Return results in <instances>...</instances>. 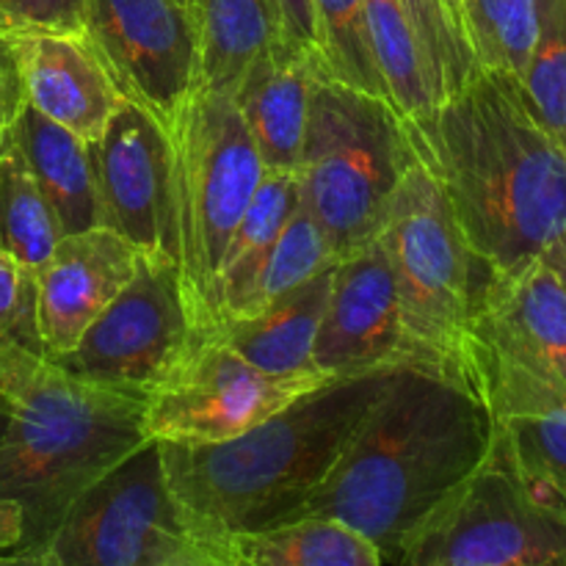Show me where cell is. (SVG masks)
I'll return each mask as SVG.
<instances>
[{
	"label": "cell",
	"instance_id": "6da1fadb",
	"mask_svg": "<svg viewBox=\"0 0 566 566\" xmlns=\"http://www.w3.org/2000/svg\"><path fill=\"white\" fill-rule=\"evenodd\" d=\"M497 423L468 379L401 365L298 517L359 531L398 562L409 542L484 468Z\"/></svg>",
	"mask_w": 566,
	"mask_h": 566
},
{
	"label": "cell",
	"instance_id": "7a4b0ae2",
	"mask_svg": "<svg viewBox=\"0 0 566 566\" xmlns=\"http://www.w3.org/2000/svg\"><path fill=\"white\" fill-rule=\"evenodd\" d=\"M407 133L468 247L495 274L564 247L566 147L517 77L479 70L429 114L407 119Z\"/></svg>",
	"mask_w": 566,
	"mask_h": 566
},
{
	"label": "cell",
	"instance_id": "3957f363",
	"mask_svg": "<svg viewBox=\"0 0 566 566\" xmlns=\"http://www.w3.org/2000/svg\"><path fill=\"white\" fill-rule=\"evenodd\" d=\"M392 370L329 379L235 440L158 442L169 490L197 539L232 542L296 517L346 451Z\"/></svg>",
	"mask_w": 566,
	"mask_h": 566
},
{
	"label": "cell",
	"instance_id": "277c9868",
	"mask_svg": "<svg viewBox=\"0 0 566 566\" xmlns=\"http://www.w3.org/2000/svg\"><path fill=\"white\" fill-rule=\"evenodd\" d=\"M0 501L22 509L20 551H39L83 490L149 442L144 401L66 374L42 352L0 354Z\"/></svg>",
	"mask_w": 566,
	"mask_h": 566
},
{
	"label": "cell",
	"instance_id": "5b68a950",
	"mask_svg": "<svg viewBox=\"0 0 566 566\" xmlns=\"http://www.w3.org/2000/svg\"><path fill=\"white\" fill-rule=\"evenodd\" d=\"M412 160L407 119L392 103L326 75L315 83L296 166L298 205L337 260L381 235Z\"/></svg>",
	"mask_w": 566,
	"mask_h": 566
},
{
	"label": "cell",
	"instance_id": "8992f818",
	"mask_svg": "<svg viewBox=\"0 0 566 566\" xmlns=\"http://www.w3.org/2000/svg\"><path fill=\"white\" fill-rule=\"evenodd\" d=\"M379 238L390 254L415 365L457 374L473 385L470 326L495 271L468 247L446 193L418 155L398 182Z\"/></svg>",
	"mask_w": 566,
	"mask_h": 566
},
{
	"label": "cell",
	"instance_id": "52a82bcc",
	"mask_svg": "<svg viewBox=\"0 0 566 566\" xmlns=\"http://www.w3.org/2000/svg\"><path fill=\"white\" fill-rule=\"evenodd\" d=\"M166 136L175 254L199 329V310L265 166L230 94L197 88L166 127Z\"/></svg>",
	"mask_w": 566,
	"mask_h": 566
},
{
	"label": "cell",
	"instance_id": "ba28073f",
	"mask_svg": "<svg viewBox=\"0 0 566 566\" xmlns=\"http://www.w3.org/2000/svg\"><path fill=\"white\" fill-rule=\"evenodd\" d=\"M468 370L495 423L566 407V287L545 258L492 274L470 326Z\"/></svg>",
	"mask_w": 566,
	"mask_h": 566
},
{
	"label": "cell",
	"instance_id": "9c48e42d",
	"mask_svg": "<svg viewBox=\"0 0 566 566\" xmlns=\"http://www.w3.org/2000/svg\"><path fill=\"white\" fill-rule=\"evenodd\" d=\"M199 542L149 440L83 490L36 553L44 566H169Z\"/></svg>",
	"mask_w": 566,
	"mask_h": 566
},
{
	"label": "cell",
	"instance_id": "30bf717a",
	"mask_svg": "<svg viewBox=\"0 0 566 566\" xmlns=\"http://www.w3.org/2000/svg\"><path fill=\"white\" fill-rule=\"evenodd\" d=\"M396 564L566 566V514L525 486L495 440L484 468L431 517Z\"/></svg>",
	"mask_w": 566,
	"mask_h": 566
},
{
	"label": "cell",
	"instance_id": "8fae6325",
	"mask_svg": "<svg viewBox=\"0 0 566 566\" xmlns=\"http://www.w3.org/2000/svg\"><path fill=\"white\" fill-rule=\"evenodd\" d=\"M180 265L169 254H138L125 291L55 363L75 379L147 401L197 340Z\"/></svg>",
	"mask_w": 566,
	"mask_h": 566
},
{
	"label": "cell",
	"instance_id": "7c38bea8",
	"mask_svg": "<svg viewBox=\"0 0 566 566\" xmlns=\"http://www.w3.org/2000/svg\"><path fill=\"white\" fill-rule=\"evenodd\" d=\"M326 381V376L265 374L219 337L199 332L144 401V437L171 446L235 440Z\"/></svg>",
	"mask_w": 566,
	"mask_h": 566
},
{
	"label": "cell",
	"instance_id": "4fadbf2b",
	"mask_svg": "<svg viewBox=\"0 0 566 566\" xmlns=\"http://www.w3.org/2000/svg\"><path fill=\"white\" fill-rule=\"evenodd\" d=\"M81 33L122 97L164 130L199 88L197 22L177 0H86Z\"/></svg>",
	"mask_w": 566,
	"mask_h": 566
},
{
	"label": "cell",
	"instance_id": "5bb4252c",
	"mask_svg": "<svg viewBox=\"0 0 566 566\" xmlns=\"http://www.w3.org/2000/svg\"><path fill=\"white\" fill-rule=\"evenodd\" d=\"M103 224L142 254H175L171 219V149L164 127L127 103L88 144Z\"/></svg>",
	"mask_w": 566,
	"mask_h": 566
},
{
	"label": "cell",
	"instance_id": "9a60e30c",
	"mask_svg": "<svg viewBox=\"0 0 566 566\" xmlns=\"http://www.w3.org/2000/svg\"><path fill=\"white\" fill-rule=\"evenodd\" d=\"M313 359L326 379L415 365L403 335L396 274L381 238L335 263Z\"/></svg>",
	"mask_w": 566,
	"mask_h": 566
},
{
	"label": "cell",
	"instance_id": "2e32d148",
	"mask_svg": "<svg viewBox=\"0 0 566 566\" xmlns=\"http://www.w3.org/2000/svg\"><path fill=\"white\" fill-rule=\"evenodd\" d=\"M138 249L108 227L61 235L36 271V326L44 354L64 357L136 274Z\"/></svg>",
	"mask_w": 566,
	"mask_h": 566
},
{
	"label": "cell",
	"instance_id": "e0dca14e",
	"mask_svg": "<svg viewBox=\"0 0 566 566\" xmlns=\"http://www.w3.org/2000/svg\"><path fill=\"white\" fill-rule=\"evenodd\" d=\"M9 42L25 103L81 142H97L125 97L83 33H11Z\"/></svg>",
	"mask_w": 566,
	"mask_h": 566
},
{
	"label": "cell",
	"instance_id": "ac0fdd59",
	"mask_svg": "<svg viewBox=\"0 0 566 566\" xmlns=\"http://www.w3.org/2000/svg\"><path fill=\"white\" fill-rule=\"evenodd\" d=\"M324 75L315 50L280 39L247 66L232 88V103L265 169L296 171L315 83Z\"/></svg>",
	"mask_w": 566,
	"mask_h": 566
},
{
	"label": "cell",
	"instance_id": "d6986e66",
	"mask_svg": "<svg viewBox=\"0 0 566 566\" xmlns=\"http://www.w3.org/2000/svg\"><path fill=\"white\" fill-rule=\"evenodd\" d=\"M335 263L243 321L208 329L254 368L274 376H324L315 370V340L329 302Z\"/></svg>",
	"mask_w": 566,
	"mask_h": 566
},
{
	"label": "cell",
	"instance_id": "ffe728a7",
	"mask_svg": "<svg viewBox=\"0 0 566 566\" xmlns=\"http://www.w3.org/2000/svg\"><path fill=\"white\" fill-rule=\"evenodd\" d=\"M11 138L39 191L53 208L64 235L105 227L86 142L50 122L28 103L11 125Z\"/></svg>",
	"mask_w": 566,
	"mask_h": 566
},
{
	"label": "cell",
	"instance_id": "44dd1931",
	"mask_svg": "<svg viewBox=\"0 0 566 566\" xmlns=\"http://www.w3.org/2000/svg\"><path fill=\"white\" fill-rule=\"evenodd\" d=\"M199 88L232 94L247 66L269 44L280 42L282 14L276 0H197Z\"/></svg>",
	"mask_w": 566,
	"mask_h": 566
},
{
	"label": "cell",
	"instance_id": "7402d4cb",
	"mask_svg": "<svg viewBox=\"0 0 566 566\" xmlns=\"http://www.w3.org/2000/svg\"><path fill=\"white\" fill-rule=\"evenodd\" d=\"M298 210V182L296 171H274L265 169L247 213L238 221L232 232L227 252L221 258L219 274L205 296L202 310H199V332L208 329L221 310L252 282L263 265L265 254L276 243L280 232L285 230L287 221Z\"/></svg>",
	"mask_w": 566,
	"mask_h": 566
},
{
	"label": "cell",
	"instance_id": "603a6c76",
	"mask_svg": "<svg viewBox=\"0 0 566 566\" xmlns=\"http://www.w3.org/2000/svg\"><path fill=\"white\" fill-rule=\"evenodd\" d=\"M232 547L249 566H385L368 536L329 517L287 520L235 536Z\"/></svg>",
	"mask_w": 566,
	"mask_h": 566
},
{
	"label": "cell",
	"instance_id": "cb8c5ba5",
	"mask_svg": "<svg viewBox=\"0 0 566 566\" xmlns=\"http://www.w3.org/2000/svg\"><path fill=\"white\" fill-rule=\"evenodd\" d=\"M365 20L381 83L398 114L403 119H418L437 108L440 94L429 55L401 0H365Z\"/></svg>",
	"mask_w": 566,
	"mask_h": 566
},
{
	"label": "cell",
	"instance_id": "d4e9b609",
	"mask_svg": "<svg viewBox=\"0 0 566 566\" xmlns=\"http://www.w3.org/2000/svg\"><path fill=\"white\" fill-rule=\"evenodd\" d=\"M332 263H337L335 249L326 241L321 227L310 219L307 210L298 205L293 219L287 221V227L280 232V238H276V243L271 247V252L265 254L263 265H260L258 274L252 276V282L221 310V315L208 326V329H213V326L219 324H230V321L252 318L260 310L271 307L276 298L296 291L298 285H304V282L313 280L315 274L329 269Z\"/></svg>",
	"mask_w": 566,
	"mask_h": 566
},
{
	"label": "cell",
	"instance_id": "484cf974",
	"mask_svg": "<svg viewBox=\"0 0 566 566\" xmlns=\"http://www.w3.org/2000/svg\"><path fill=\"white\" fill-rule=\"evenodd\" d=\"M61 235L64 230L53 208L11 138L0 158V252L36 274L59 247Z\"/></svg>",
	"mask_w": 566,
	"mask_h": 566
},
{
	"label": "cell",
	"instance_id": "4316f807",
	"mask_svg": "<svg viewBox=\"0 0 566 566\" xmlns=\"http://www.w3.org/2000/svg\"><path fill=\"white\" fill-rule=\"evenodd\" d=\"M495 440L525 486L566 514V407L497 420Z\"/></svg>",
	"mask_w": 566,
	"mask_h": 566
},
{
	"label": "cell",
	"instance_id": "83f0119b",
	"mask_svg": "<svg viewBox=\"0 0 566 566\" xmlns=\"http://www.w3.org/2000/svg\"><path fill=\"white\" fill-rule=\"evenodd\" d=\"M313 14L315 48L324 61L326 77L390 103L370 48L365 0H313Z\"/></svg>",
	"mask_w": 566,
	"mask_h": 566
},
{
	"label": "cell",
	"instance_id": "f1b7e54d",
	"mask_svg": "<svg viewBox=\"0 0 566 566\" xmlns=\"http://www.w3.org/2000/svg\"><path fill=\"white\" fill-rule=\"evenodd\" d=\"M462 33L479 70L525 72L536 36V0H462Z\"/></svg>",
	"mask_w": 566,
	"mask_h": 566
},
{
	"label": "cell",
	"instance_id": "f546056e",
	"mask_svg": "<svg viewBox=\"0 0 566 566\" xmlns=\"http://www.w3.org/2000/svg\"><path fill=\"white\" fill-rule=\"evenodd\" d=\"M520 86L542 125L566 147V0H536V36Z\"/></svg>",
	"mask_w": 566,
	"mask_h": 566
},
{
	"label": "cell",
	"instance_id": "4dcf8cb0",
	"mask_svg": "<svg viewBox=\"0 0 566 566\" xmlns=\"http://www.w3.org/2000/svg\"><path fill=\"white\" fill-rule=\"evenodd\" d=\"M401 6L407 9L420 42H423L437 94H440L442 103L448 94L462 88L479 72V64L473 61V53H470L462 31H459L442 0H401Z\"/></svg>",
	"mask_w": 566,
	"mask_h": 566
},
{
	"label": "cell",
	"instance_id": "1f68e13d",
	"mask_svg": "<svg viewBox=\"0 0 566 566\" xmlns=\"http://www.w3.org/2000/svg\"><path fill=\"white\" fill-rule=\"evenodd\" d=\"M11 348L44 354L36 326V274L0 252V354Z\"/></svg>",
	"mask_w": 566,
	"mask_h": 566
},
{
	"label": "cell",
	"instance_id": "d6a6232c",
	"mask_svg": "<svg viewBox=\"0 0 566 566\" xmlns=\"http://www.w3.org/2000/svg\"><path fill=\"white\" fill-rule=\"evenodd\" d=\"M86 0H0V33H81Z\"/></svg>",
	"mask_w": 566,
	"mask_h": 566
},
{
	"label": "cell",
	"instance_id": "836d02e7",
	"mask_svg": "<svg viewBox=\"0 0 566 566\" xmlns=\"http://www.w3.org/2000/svg\"><path fill=\"white\" fill-rule=\"evenodd\" d=\"M22 108H25V88H22L20 66L9 36L0 33V133L11 130Z\"/></svg>",
	"mask_w": 566,
	"mask_h": 566
},
{
	"label": "cell",
	"instance_id": "e575fe53",
	"mask_svg": "<svg viewBox=\"0 0 566 566\" xmlns=\"http://www.w3.org/2000/svg\"><path fill=\"white\" fill-rule=\"evenodd\" d=\"M282 14V36L285 42L298 44V48H315V14L313 0H276Z\"/></svg>",
	"mask_w": 566,
	"mask_h": 566
},
{
	"label": "cell",
	"instance_id": "d590c367",
	"mask_svg": "<svg viewBox=\"0 0 566 566\" xmlns=\"http://www.w3.org/2000/svg\"><path fill=\"white\" fill-rule=\"evenodd\" d=\"M169 566H249L238 556L232 542H199L193 551L171 562Z\"/></svg>",
	"mask_w": 566,
	"mask_h": 566
},
{
	"label": "cell",
	"instance_id": "8d00e7d4",
	"mask_svg": "<svg viewBox=\"0 0 566 566\" xmlns=\"http://www.w3.org/2000/svg\"><path fill=\"white\" fill-rule=\"evenodd\" d=\"M22 509L11 501H0V551H14L22 542Z\"/></svg>",
	"mask_w": 566,
	"mask_h": 566
},
{
	"label": "cell",
	"instance_id": "74e56055",
	"mask_svg": "<svg viewBox=\"0 0 566 566\" xmlns=\"http://www.w3.org/2000/svg\"><path fill=\"white\" fill-rule=\"evenodd\" d=\"M0 566H44L42 556L36 551H0Z\"/></svg>",
	"mask_w": 566,
	"mask_h": 566
},
{
	"label": "cell",
	"instance_id": "f35d334b",
	"mask_svg": "<svg viewBox=\"0 0 566 566\" xmlns=\"http://www.w3.org/2000/svg\"><path fill=\"white\" fill-rule=\"evenodd\" d=\"M545 260L553 265V269L558 271V276H562V282H564V287H566V243H564V247L553 249L551 254H545Z\"/></svg>",
	"mask_w": 566,
	"mask_h": 566
},
{
	"label": "cell",
	"instance_id": "ab89813d",
	"mask_svg": "<svg viewBox=\"0 0 566 566\" xmlns=\"http://www.w3.org/2000/svg\"><path fill=\"white\" fill-rule=\"evenodd\" d=\"M442 3H446V9L451 11V17H453V22L459 25V31H462V0H442Z\"/></svg>",
	"mask_w": 566,
	"mask_h": 566
},
{
	"label": "cell",
	"instance_id": "60d3db41",
	"mask_svg": "<svg viewBox=\"0 0 566 566\" xmlns=\"http://www.w3.org/2000/svg\"><path fill=\"white\" fill-rule=\"evenodd\" d=\"M6 426H9V403H6L3 398H0V437H3Z\"/></svg>",
	"mask_w": 566,
	"mask_h": 566
},
{
	"label": "cell",
	"instance_id": "b9f144b4",
	"mask_svg": "<svg viewBox=\"0 0 566 566\" xmlns=\"http://www.w3.org/2000/svg\"><path fill=\"white\" fill-rule=\"evenodd\" d=\"M11 144V130L9 133H0V158H3V153L9 149Z\"/></svg>",
	"mask_w": 566,
	"mask_h": 566
},
{
	"label": "cell",
	"instance_id": "7bdbcfd3",
	"mask_svg": "<svg viewBox=\"0 0 566 566\" xmlns=\"http://www.w3.org/2000/svg\"><path fill=\"white\" fill-rule=\"evenodd\" d=\"M177 3H182V6H186V9L193 11V3H197V0H177Z\"/></svg>",
	"mask_w": 566,
	"mask_h": 566
}]
</instances>
